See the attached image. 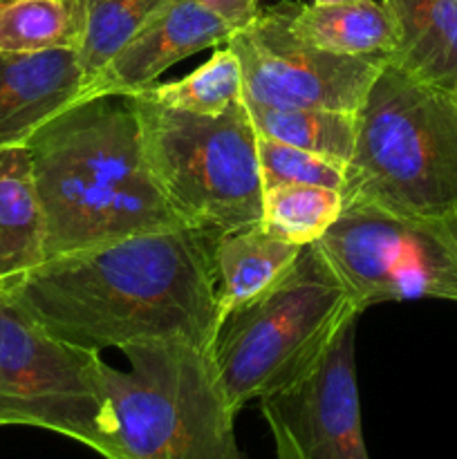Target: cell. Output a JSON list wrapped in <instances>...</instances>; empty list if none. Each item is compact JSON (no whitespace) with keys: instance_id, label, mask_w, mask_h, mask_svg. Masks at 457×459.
<instances>
[{"instance_id":"1","label":"cell","mask_w":457,"mask_h":459,"mask_svg":"<svg viewBox=\"0 0 457 459\" xmlns=\"http://www.w3.org/2000/svg\"><path fill=\"white\" fill-rule=\"evenodd\" d=\"M211 240L188 224L134 233L45 260L12 291L76 348L188 343L211 352L220 327Z\"/></svg>"},{"instance_id":"2","label":"cell","mask_w":457,"mask_h":459,"mask_svg":"<svg viewBox=\"0 0 457 459\" xmlns=\"http://www.w3.org/2000/svg\"><path fill=\"white\" fill-rule=\"evenodd\" d=\"M45 260L184 224L161 193L133 97L79 99L27 142Z\"/></svg>"},{"instance_id":"3","label":"cell","mask_w":457,"mask_h":459,"mask_svg":"<svg viewBox=\"0 0 457 459\" xmlns=\"http://www.w3.org/2000/svg\"><path fill=\"white\" fill-rule=\"evenodd\" d=\"M343 204L446 218L457 206V97L388 63L357 110Z\"/></svg>"},{"instance_id":"4","label":"cell","mask_w":457,"mask_h":459,"mask_svg":"<svg viewBox=\"0 0 457 459\" xmlns=\"http://www.w3.org/2000/svg\"><path fill=\"white\" fill-rule=\"evenodd\" d=\"M358 316L321 247H303L269 290L220 323L209 357L228 411L237 415L249 402L298 384Z\"/></svg>"},{"instance_id":"5","label":"cell","mask_w":457,"mask_h":459,"mask_svg":"<svg viewBox=\"0 0 457 459\" xmlns=\"http://www.w3.org/2000/svg\"><path fill=\"white\" fill-rule=\"evenodd\" d=\"M128 372L103 363L106 459H246L209 352L188 343H137Z\"/></svg>"},{"instance_id":"6","label":"cell","mask_w":457,"mask_h":459,"mask_svg":"<svg viewBox=\"0 0 457 459\" xmlns=\"http://www.w3.org/2000/svg\"><path fill=\"white\" fill-rule=\"evenodd\" d=\"M148 164L177 218L215 238L263 220L258 133L245 99L220 115L133 97Z\"/></svg>"},{"instance_id":"7","label":"cell","mask_w":457,"mask_h":459,"mask_svg":"<svg viewBox=\"0 0 457 459\" xmlns=\"http://www.w3.org/2000/svg\"><path fill=\"white\" fill-rule=\"evenodd\" d=\"M99 352L49 334L12 290H0V426H34L103 457L108 402Z\"/></svg>"},{"instance_id":"8","label":"cell","mask_w":457,"mask_h":459,"mask_svg":"<svg viewBox=\"0 0 457 459\" xmlns=\"http://www.w3.org/2000/svg\"><path fill=\"white\" fill-rule=\"evenodd\" d=\"M316 245L361 314L376 303H457V249L442 220L343 204L339 220Z\"/></svg>"},{"instance_id":"9","label":"cell","mask_w":457,"mask_h":459,"mask_svg":"<svg viewBox=\"0 0 457 459\" xmlns=\"http://www.w3.org/2000/svg\"><path fill=\"white\" fill-rule=\"evenodd\" d=\"M242 67L246 101L278 108L357 112L390 54L343 56L291 34L282 3L263 9L249 30L228 40Z\"/></svg>"},{"instance_id":"10","label":"cell","mask_w":457,"mask_h":459,"mask_svg":"<svg viewBox=\"0 0 457 459\" xmlns=\"http://www.w3.org/2000/svg\"><path fill=\"white\" fill-rule=\"evenodd\" d=\"M357 318L291 388L260 399L276 459H370L357 385Z\"/></svg>"},{"instance_id":"11","label":"cell","mask_w":457,"mask_h":459,"mask_svg":"<svg viewBox=\"0 0 457 459\" xmlns=\"http://www.w3.org/2000/svg\"><path fill=\"white\" fill-rule=\"evenodd\" d=\"M236 31L197 0H173L139 30L121 52L85 88L83 99L97 94H133L157 83L170 65L202 49L227 45Z\"/></svg>"},{"instance_id":"12","label":"cell","mask_w":457,"mask_h":459,"mask_svg":"<svg viewBox=\"0 0 457 459\" xmlns=\"http://www.w3.org/2000/svg\"><path fill=\"white\" fill-rule=\"evenodd\" d=\"M83 92L85 74L76 49L0 52V148L27 146Z\"/></svg>"},{"instance_id":"13","label":"cell","mask_w":457,"mask_h":459,"mask_svg":"<svg viewBox=\"0 0 457 459\" xmlns=\"http://www.w3.org/2000/svg\"><path fill=\"white\" fill-rule=\"evenodd\" d=\"M397 25L390 63L457 97V0H384Z\"/></svg>"},{"instance_id":"14","label":"cell","mask_w":457,"mask_h":459,"mask_svg":"<svg viewBox=\"0 0 457 459\" xmlns=\"http://www.w3.org/2000/svg\"><path fill=\"white\" fill-rule=\"evenodd\" d=\"M45 263V220L27 146L0 148V290Z\"/></svg>"},{"instance_id":"15","label":"cell","mask_w":457,"mask_h":459,"mask_svg":"<svg viewBox=\"0 0 457 459\" xmlns=\"http://www.w3.org/2000/svg\"><path fill=\"white\" fill-rule=\"evenodd\" d=\"M291 34L323 52L343 56L390 54L397 48V25L384 0L316 4L282 0Z\"/></svg>"},{"instance_id":"16","label":"cell","mask_w":457,"mask_h":459,"mask_svg":"<svg viewBox=\"0 0 457 459\" xmlns=\"http://www.w3.org/2000/svg\"><path fill=\"white\" fill-rule=\"evenodd\" d=\"M303 247L273 236L263 224L236 229L211 240L220 323L228 312L273 285Z\"/></svg>"},{"instance_id":"17","label":"cell","mask_w":457,"mask_h":459,"mask_svg":"<svg viewBox=\"0 0 457 459\" xmlns=\"http://www.w3.org/2000/svg\"><path fill=\"white\" fill-rule=\"evenodd\" d=\"M85 16V0H0V52H79Z\"/></svg>"},{"instance_id":"18","label":"cell","mask_w":457,"mask_h":459,"mask_svg":"<svg viewBox=\"0 0 457 459\" xmlns=\"http://www.w3.org/2000/svg\"><path fill=\"white\" fill-rule=\"evenodd\" d=\"M258 137L289 143L348 166L357 142V112L323 108H278L246 101Z\"/></svg>"},{"instance_id":"19","label":"cell","mask_w":457,"mask_h":459,"mask_svg":"<svg viewBox=\"0 0 457 459\" xmlns=\"http://www.w3.org/2000/svg\"><path fill=\"white\" fill-rule=\"evenodd\" d=\"M170 110L193 115H220L245 99L242 67L228 45L215 49L209 61L179 81L152 83L151 88L133 94Z\"/></svg>"},{"instance_id":"20","label":"cell","mask_w":457,"mask_h":459,"mask_svg":"<svg viewBox=\"0 0 457 459\" xmlns=\"http://www.w3.org/2000/svg\"><path fill=\"white\" fill-rule=\"evenodd\" d=\"M343 211V193L325 186H276L263 191V224L291 245L321 240Z\"/></svg>"},{"instance_id":"21","label":"cell","mask_w":457,"mask_h":459,"mask_svg":"<svg viewBox=\"0 0 457 459\" xmlns=\"http://www.w3.org/2000/svg\"><path fill=\"white\" fill-rule=\"evenodd\" d=\"M170 3L173 0H85L88 16L83 43L79 48L85 88L121 52V48Z\"/></svg>"},{"instance_id":"22","label":"cell","mask_w":457,"mask_h":459,"mask_svg":"<svg viewBox=\"0 0 457 459\" xmlns=\"http://www.w3.org/2000/svg\"><path fill=\"white\" fill-rule=\"evenodd\" d=\"M258 161L263 191L289 186V184H303V186H325L343 193L348 166L330 160V157L258 137Z\"/></svg>"},{"instance_id":"23","label":"cell","mask_w":457,"mask_h":459,"mask_svg":"<svg viewBox=\"0 0 457 459\" xmlns=\"http://www.w3.org/2000/svg\"><path fill=\"white\" fill-rule=\"evenodd\" d=\"M213 16H218L224 25L231 27L236 34L249 30L263 13L258 0H197Z\"/></svg>"},{"instance_id":"24","label":"cell","mask_w":457,"mask_h":459,"mask_svg":"<svg viewBox=\"0 0 457 459\" xmlns=\"http://www.w3.org/2000/svg\"><path fill=\"white\" fill-rule=\"evenodd\" d=\"M442 227L446 229V233L451 236L453 245H455L457 249V206L446 215V218H442Z\"/></svg>"},{"instance_id":"25","label":"cell","mask_w":457,"mask_h":459,"mask_svg":"<svg viewBox=\"0 0 457 459\" xmlns=\"http://www.w3.org/2000/svg\"><path fill=\"white\" fill-rule=\"evenodd\" d=\"M316 4H348V3H361V0H314Z\"/></svg>"}]
</instances>
